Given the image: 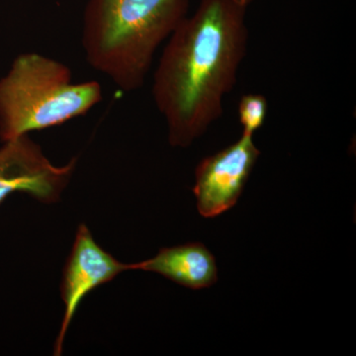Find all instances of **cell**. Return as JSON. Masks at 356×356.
Here are the masks:
<instances>
[{"mask_svg":"<svg viewBox=\"0 0 356 356\" xmlns=\"http://www.w3.org/2000/svg\"><path fill=\"white\" fill-rule=\"evenodd\" d=\"M255 0H200L168 38L152 95L170 146L187 147L222 116L247 55V14Z\"/></svg>","mask_w":356,"mask_h":356,"instance_id":"1","label":"cell"},{"mask_svg":"<svg viewBox=\"0 0 356 356\" xmlns=\"http://www.w3.org/2000/svg\"><path fill=\"white\" fill-rule=\"evenodd\" d=\"M188 8L189 0H88L81 35L86 62L122 91L138 90Z\"/></svg>","mask_w":356,"mask_h":356,"instance_id":"2","label":"cell"},{"mask_svg":"<svg viewBox=\"0 0 356 356\" xmlns=\"http://www.w3.org/2000/svg\"><path fill=\"white\" fill-rule=\"evenodd\" d=\"M102 99L97 81L74 83L67 65L38 53L21 54L0 79V140L62 125Z\"/></svg>","mask_w":356,"mask_h":356,"instance_id":"3","label":"cell"},{"mask_svg":"<svg viewBox=\"0 0 356 356\" xmlns=\"http://www.w3.org/2000/svg\"><path fill=\"white\" fill-rule=\"evenodd\" d=\"M76 163L74 158L65 165H54L28 135L4 142L0 147V203L14 192H24L40 202H57Z\"/></svg>","mask_w":356,"mask_h":356,"instance_id":"4","label":"cell"},{"mask_svg":"<svg viewBox=\"0 0 356 356\" xmlns=\"http://www.w3.org/2000/svg\"><path fill=\"white\" fill-rule=\"evenodd\" d=\"M252 137L243 134L231 146L199 163L193 192L201 216H219L238 202L261 154Z\"/></svg>","mask_w":356,"mask_h":356,"instance_id":"5","label":"cell"},{"mask_svg":"<svg viewBox=\"0 0 356 356\" xmlns=\"http://www.w3.org/2000/svg\"><path fill=\"white\" fill-rule=\"evenodd\" d=\"M126 270H130V264H122L105 252L96 243L86 225L79 227L60 287L65 313L54 355H62L65 334L84 297Z\"/></svg>","mask_w":356,"mask_h":356,"instance_id":"6","label":"cell"},{"mask_svg":"<svg viewBox=\"0 0 356 356\" xmlns=\"http://www.w3.org/2000/svg\"><path fill=\"white\" fill-rule=\"evenodd\" d=\"M130 270L159 273L193 290L212 286L218 280L216 259L200 243L161 248L153 259L130 264Z\"/></svg>","mask_w":356,"mask_h":356,"instance_id":"7","label":"cell"},{"mask_svg":"<svg viewBox=\"0 0 356 356\" xmlns=\"http://www.w3.org/2000/svg\"><path fill=\"white\" fill-rule=\"evenodd\" d=\"M268 103L266 96L261 95H245L238 102V120L245 135L254 136L266 122Z\"/></svg>","mask_w":356,"mask_h":356,"instance_id":"8","label":"cell"}]
</instances>
